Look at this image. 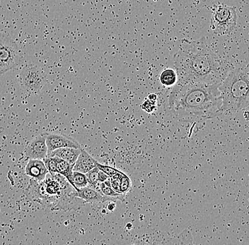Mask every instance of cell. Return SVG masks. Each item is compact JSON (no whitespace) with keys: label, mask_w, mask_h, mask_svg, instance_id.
Returning <instances> with one entry per match:
<instances>
[{"label":"cell","mask_w":249,"mask_h":245,"mask_svg":"<svg viewBox=\"0 0 249 245\" xmlns=\"http://www.w3.org/2000/svg\"><path fill=\"white\" fill-rule=\"evenodd\" d=\"M99 171V167H96L85 174L87 176V181H88V185L96 190H98V187H99V184L101 183L99 182V180H98Z\"/></svg>","instance_id":"cell-18"},{"label":"cell","mask_w":249,"mask_h":245,"mask_svg":"<svg viewBox=\"0 0 249 245\" xmlns=\"http://www.w3.org/2000/svg\"><path fill=\"white\" fill-rule=\"evenodd\" d=\"M38 200L52 210L68 211L73 209L74 200L77 198L76 190L66 178L55 173L41 181L38 185Z\"/></svg>","instance_id":"cell-4"},{"label":"cell","mask_w":249,"mask_h":245,"mask_svg":"<svg viewBox=\"0 0 249 245\" xmlns=\"http://www.w3.org/2000/svg\"><path fill=\"white\" fill-rule=\"evenodd\" d=\"M236 9L227 5H219L213 11L210 19V28L215 35L231 33L236 26Z\"/></svg>","instance_id":"cell-6"},{"label":"cell","mask_w":249,"mask_h":245,"mask_svg":"<svg viewBox=\"0 0 249 245\" xmlns=\"http://www.w3.org/2000/svg\"><path fill=\"white\" fill-rule=\"evenodd\" d=\"M249 77L248 65L229 68L219 86L222 101L220 115L234 114L248 108Z\"/></svg>","instance_id":"cell-3"},{"label":"cell","mask_w":249,"mask_h":245,"mask_svg":"<svg viewBox=\"0 0 249 245\" xmlns=\"http://www.w3.org/2000/svg\"><path fill=\"white\" fill-rule=\"evenodd\" d=\"M81 148H57V149L53 150L49 153V156H57V157L61 158L64 161H67L70 164L74 165L77 161L78 156L81 152Z\"/></svg>","instance_id":"cell-13"},{"label":"cell","mask_w":249,"mask_h":245,"mask_svg":"<svg viewBox=\"0 0 249 245\" xmlns=\"http://www.w3.org/2000/svg\"><path fill=\"white\" fill-rule=\"evenodd\" d=\"M109 202L110 203H109L108 205V209L110 212H113L116 207V204L113 203V201H109Z\"/></svg>","instance_id":"cell-24"},{"label":"cell","mask_w":249,"mask_h":245,"mask_svg":"<svg viewBox=\"0 0 249 245\" xmlns=\"http://www.w3.org/2000/svg\"><path fill=\"white\" fill-rule=\"evenodd\" d=\"M45 165L48 169L50 174L54 175L56 173V167H57V162H56L55 156H47L43 160Z\"/></svg>","instance_id":"cell-19"},{"label":"cell","mask_w":249,"mask_h":245,"mask_svg":"<svg viewBox=\"0 0 249 245\" xmlns=\"http://www.w3.org/2000/svg\"><path fill=\"white\" fill-rule=\"evenodd\" d=\"M131 189V181L130 178L124 173L121 178V184H120V192L123 195H125Z\"/></svg>","instance_id":"cell-20"},{"label":"cell","mask_w":249,"mask_h":245,"mask_svg":"<svg viewBox=\"0 0 249 245\" xmlns=\"http://www.w3.org/2000/svg\"><path fill=\"white\" fill-rule=\"evenodd\" d=\"M142 109L144 112L147 113H152L157 109V106H156V102L152 101V100H144L141 105Z\"/></svg>","instance_id":"cell-22"},{"label":"cell","mask_w":249,"mask_h":245,"mask_svg":"<svg viewBox=\"0 0 249 245\" xmlns=\"http://www.w3.org/2000/svg\"><path fill=\"white\" fill-rule=\"evenodd\" d=\"M56 157V162H57V167H56V173H58L64 178H66L68 182L73 187L72 184V174L73 167L74 165L70 164L67 161H64L61 158ZM74 188V187H73Z\"/></svg>","instance_id":"cell-14"},{"label":"cell","mask_w":249,"mask_h":245,"mask_svg":"<svg viewBox=\"0 0 249 245\" xmlns=\"http://www.w3.org/2000/svg\"><path fill=\"white\" fill-rule=\"evenodd\" d=\"M149 100H152V101L157 102V95L155 94H150L148 96V98Z\"/></svg>","instance_id":"cell-25"},{"label":"cell","mask_w":249,"mask_h":245,"mask_svg":"<svg viewBox=\"0 0 249 245\" xmlns=\"http://www.w3.org/2000/svg\"><path fill=\"white\" fill-rule=\"evenodd\" d=\"M72 184L75 190L88 186V181L85 173L73 170Z\"/></svg>","instance_id":"cell-17"},{"label":"cell","mask_w":249,"mask_h":245,"mask_svg":"<svg viewBox=\"0 0 249 245\" xmlns=\"http://www.w3.org/2000/svg\"><path fill=\"white\" fill-rule=\"evenodd\" d=\"M98 161L87 153L85 149L81 148V152L78 156L75 163L74 164L73 170L80 172V173H88L90 170L97 166Z\"/></svg>","instance_id":"cell-12"},{"label":"cell","mask_w":249,"mask_h":245,"mask_svg":"<svg viewBox=\"0 0 249 245\" xmlns=\"http://www.w3.org/2000/svg\"><path fill=\"white\" fill-rule=\"evenodd\" d=\"M96 167H99V170L108 175L109 178H111V177H113V175L117 174L119 172V170H117L115 167L102 165V164L99 163V162H98L97 166Z\"/></svg>","instance_id":"cell-21"},{"label":"cell","mask_w":249,"mask_h":245,"mask_svg":"<svg viewBox=\"0 0 249 245\" xmlns=\"http://www.w3.org/2000/svg\"><path fill=\"white\" fill-rule=\"evenodd\" d=\"M25 173L36 182H41L49 174L43 160L29 159L25 167Z\"/></svg>","instance_id":"cell-10"},{"label":"cell","mask_w":249,"mask_h":245,"mask_svg":"<svg viewBox=\"0 0 249 245\" xmlns=\"http://www.w3.org/2000/svg\"><path fill=\"white\" fill-rule=\"evenodd\" d=\"M109 177L108 175L106 174L104 172L101 171V170H99V175H98V180H99V182H104L107 180H108Z\"/></svg>","instance_id":"cell-23"},{"label":"cell","mask_w":249,"mask_h":245,"mask_svg":"<svg viewBox=\"0 0 249 245\" xmlns=\"http://www.w3.org/2000/svg\"><path fill=\"white\" fill-rule=\"evenodd\" d=\"M46 134H42L34 138L26 146L24 154L29 159L43 160L48 155L46 142Z\"/></svg>","instance_id":"cell-8"},{"label":"cell","mask_w":249,"mask_h":245,"mask_svg":"<svg viewBox=\"0 0 249 245\" xmlns=\"http://www.w3.org/2000/svg\"><path fill=\"white\" fill-rule=\"evenodd\" d=\"M46 142L48 153L57 148H80V144L75 139L65 135L59 134H46Z\"/></svg>","instance_id":"cell-9"},{"label":"cell","mask_w":249,"mask_h":245,"mask_svg":"<svg viewBox=\"0 0 249 245\" xmlns=\"http://www.w3.org/2000/svg\"><path fill=\"white\" fill-rule=\"evenodd\" d=\"M219 83H177L171 87L166 111L180 122H201L220 115Z\"/></svg>","instance_id":"cell-1"},{"label":"cell","mask_w":249,"mask_h":245,"mask_svg":"<svg viewBox=\"0 0 249 245\" xmlns=\"http://www.w3.org/2000/svg\"><path fill=\"white\" fill-rule=\"evenodd\" d=\"M97 191L100 192L101 194H102L103 195H104V196L113 198L116 201V200L124 199V195L116 192L110 186L107 185L104 182H101L99 184Z\"/></svg>","instance_id":"cell-16"},{"label":"cell","mask_w":249,"mask_h":245,"mask_svg":"<svg viewBox=\"0 0 249 245\" xmlns=\"http://www.w3.org/2000/svg\"><path fill=\"white\" fill-rule=\"evenodd\" d=\"M18 82L23 92L28 94H37L46 85V75L40 66L26 65L20 72Z\"/></svg>","instance_id":"cell-7"},{"label":"cell","mask_w":249,"mask_h":245,"mask_svg":"<svg viewBox=\"0 0 249 245\" xmlns=\"http://www.w3.org/2000/svg\"><path fill=\"white\" fill-rule=\"evenodd\" d=\"M76 196L79 199L84 200L86 202L92 203V204L116 201L113 198L104 196L97 190L91 188V187H88V186L82 187V188L77 189Z\"/></svg>","instance_id":"cell-11"},{"label":"cell","mask_w":249,"mask_h":245,"mask_svg":"<svg viewBox=\"0 0 249 245\" xmlns=\"http://www.w3.org/2000/svg\"><path fill=\"white\" fill-rule=\"evenodd\" d=\"M174 62L177 83H220L229 69L211 49L194 43H183Z\"/></svg>","instance_id":"cell-2"},{"label":"cell","mask_w":249,"mask_h":245,"mask_svg":"<svg viewBox=\"0 0 249 245\" xmlns=\"http://www.w3.org/2000/svg\"><path fill=\"white\" fill-rule=\"evenodd\" d=\"M160 82L165 87L171 88L178 82V74L175 69L166 68L160 76Z\"/></svg>","instance_id":"cell-15"},{"label":"cell","mask_w":249,"mask_h":245,"mask_svg":"<svg viewBox=\"0 0 249 245\" xmlns=\"http://www.w3.org/2000/svg\"><path fill=\"white\" fill-rule=\"evenodd\" d=\"M21 60V50L13 38L0 33V75L15 69Z\"/></svg>","instance_id":"cell-5"}]
</instances>
